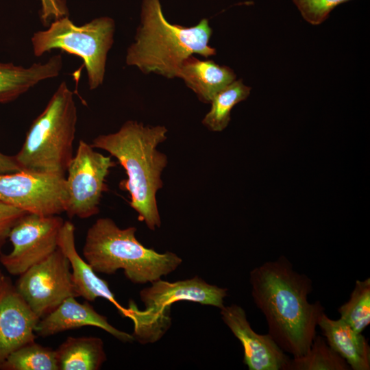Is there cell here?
Returning <instances> with one entry per match:
<instances>
[{"label":"cell","instance_id":"52a82bcc","mask_svg":"<svg viewBox=\"0 0 370 370\" xmlns=\"http://www.w3.org/2000/svg\"><path fill=\"white\" fill-rule=\"evenodd\" d=\"M114 31V21L108 16L95 18L80 26L75 25L67 16H62L47 29L35 32L31 41L36 56L58 49L82 58L87 71L89 88L94 90L103 84Z\"/></svg>","mask_w":370,"mask_h":370},{"label":"cell","instance_id":"4316f807","mask_svg":"<svg viewBox=\"0 0 370 370\" xmlns=\"http://www.w3.org/2000/svg\"><path fill=\"white\" fill-rule=\"evenodd\" d=\"M22 171L14 156L5 155L0 151V174Z\"/></svg>","mask_w":370,"mask_h":370},{"label":"cell","instance_id":"7a4b0ae2","mask_svg":"<svg viewBox=\"0 0 370 370\" xmlns=\"http://www.w3.org/2000/svg\"><path fill=\"white\" fill-rule=\"evenodd\" d=\"M167 132L163 125L129 120L117 132L97 136L91 144L108 152L123 167L127 177L119 186L129 193L130 206L151 230L161 225L156 194L163 187L161 175L168 158L157 147L167 138Z\"/></svg>","mask_w":370,"mask_h":370},{"label":"cell","instance_id":"cb8c5ba5","mask_svg":"<svg viewBox=\"0 0 370 370\" xmlns=\"http://www.w3.org/2000/svg\"><path fill=\"white\" fill-rule=\"evenodd\" d=\"M305 21L313 25L325 21L337 5L349 0H292Z\"/></svg>","mask_w":370,"mask_h":370},{"label":"cell","instance_id":"ffe728a7","mask_svg":"<svg viewBox=\"0 0 370 370\" xmlns=\"http://www.w3.org/2000/svg\"><path fill=\"white\" fill-rule=\"evenodd\" d=\"M250 92L251 87L245 85L242 79H235L214 96L210 103V110L204 117L202 124L210 131H223L230 121L232 108L246 99Z\"/></svg>","mask_w":370,"mask_h":370},{"label":"cell","instance_id":"484cf974","mask_svg":"<svg viewBox=\"0 0 370 370\" xmlns=\"http://www.w3.org/2000/svg\"><path fill=\"white\" fill-rule=\"evenodd\" d=\"M42 3V18L47 22L51 16L60 18L64 14V8L59 0H40Z\"/></svg>","mask_w":370,"mask_h":370},{"label":"cell","instance_id":"e0dca14e","mask_svg":"<svg viewBox=\"0 0 370 370\" xmlns=\"http://www.w3.org/2000/svg\"><path fill=\"white\" fill-rule=\"evenodd\" d=\"M60 54L29 67L0 62V103L12 101L39 82L57 77L62 69Z\"/></svg>","mask_w":370,"mask_h":370},{"label":"cell","instance_id":"6da1fadb","mask_svg":"<svg viewBox=\"0 0 370 370\" xmlns=\"http://www.w3.org/2000/svg\"><path fill=\"white\" fill-rule=\"evenodd\" d=\"M251 296L264 314L268 334L286 353L306 354L317 335L325 308L319 301L310 303L312 281L296 271L286 257L265 262L249 273Z\"/></svg>","mask_w":370,"mask_h":370},{"label":"cell","instance_id":"603a6c76","mask_svg":"<svg viewBox=\"0 0 370 370\" xmlns=\"http://www.w3.org/2000/svg\"><path fill=\"white\" fill-rule=\"evenodd\" d=\"M340 319L358 332L370 324V278L357 280L349 300L338 309Z\"/></svg>","mask_w":370,"mask_h":370},{"label":"cell","instance_id":"5b68a950","mask_svg":"<svg viewBox=\"0 0 370 370\" xmlns=\"http://www.w3.org/2000/svg\"><path fill=\"white\" fill-rule=\"evenodd\" d=\"M77 120L73 92L62 82L14 156L21 170L65 176L73 156Z\"/></svg>","mask_w":370,"mask_h":370},{"label":"cell","instance_id":"d4e9b609","mask_svg":"<svg viewBox=\"0 0 370 370\" xmlns=\"http://www.w3.org/2000/svg\"><path fill=\"white\" fill-rule=\"evenodd\" d=\"M25 211L0 201V247L3 244L14 225Z\"/></svg>","mask_w":370,"mask_h":370},{"label":"cell","instance_id":"7c38bea8","mask_svg":"<svg viewBox=\"0 0 370 370\" xmlns=\"http://www.w3.org/2000/svg\"><path fill=\"white\" fill-rule=\"evenodd\" d=\"M221 319L241 343L243 362L249 370H286L291 358L269 334H259L251 327L245 310L232 304L220 309Z\"/></svg>","mask_w":370,"mask_h":370},{"label":"cell","instance_id":"ba28073f","mask_svg":"<svg viewBox=\"0 0 370 370\" xmlns=\"http://www.w3.org/2000/svg\"><path fill=\"white\" fill-rule=\"evenodd\" d=\"M115 166L111 156L96 151L91 145L79 140L66 171L64 212L69 217L87 219L99 213L101 197L108 190L106 177Z\"/></svg>","mask_w":370,"mask_h":370},{"label":"cell","instance_id":"ac0fdd59","mask_svg":"<svg viewBox=\"0 0 370 370\" xmlns=\"http://www.w3.org/2000/svg\"><path fill=\"white\" fill-rule=\"evenodd\" d=\"M177 77L183 79L200 101L209 103L219 91L236 79V74L228 66L192 55L182 63Z\"/></svg>","mask_w":370,"mask_h":370},{"label":"cell","instance_id":"4fadbf2b","mask_svg":"<svg viewBox=\"0 0 370 370\" xmlns=\"http://www.w3.org/2000/svg\"><path fill=\"white\" fill-rule=\"evenodd\" d=\"M39 319L8 280L0 295V369L12 352L34 341Z\"/></svg>","mask_w":370,"mask_h":370},{"label":"cell","instance_id":"9a60e30c","mask_svg":"<svg viewBox=\"0 0 370 370\" xmlns=\"http://www.w3.org/2000/svg\"><path fill=\"white\" fill-rule=\"evenodd\" d=\"M75 226L65 221L58 237V248L67 258L76 292L88 301L103 298L112 303L125 317L126 308L121 306L111 291L108 283L99 278L92 267L78 254L75 246Z\"/></svg>","mask_w":370,"mask_h":370},{"label":"cell","instance_id":"2e32d148","mask_svg":"<svg viewBox=\"0 0 370 370\" xmlns=\"http://www.w3.org/2000/svg\"><path fill=\"white\" fill-rule=\"evenodd\" d=\"M317 326L330 347L343 358L353 370L370 369V346L362 332H358L341 319L334 320L325 313Z\"/></svg>","mask_w":370,"mask_h":370},{"label":"cell","instance_id":"83f0119b","mask_svg":"<svg viewBox=\"0 0 370 370\" xmlns=\"http://www.w3.org/2000/svg\"><path fill=\"white\" fill-rule=\"evenodd\" d=\"M8 280L2 274L0 271V295L6 286Z\"/></svg>","mask_w":370,"mask_h":370},{"label":"cell","instance_id":"9c48e42d","mask_svg":"<svg viewBox=\"0 0 370 370\" xmlns=\"http://www.w3.org/2000/svg\"><path fill=\"white\" fill-rule=\"evenodd\" d=\"M19 276L16 291L39 319L66 299L79 297L69 262L59 248Z\"/></svg>","mask_w":370,"mask_h":370},{"label":"cell","instance_id":"277c9868","mask_svg":"<svg viewBox=\"0 0 370 370\" xmlns=\"http://www.w3.org/2000/svg\"><path fill=\"white\" fill-rule=\"evenodd\" d=\"M136 232L135 227H119L110 218L98 219L87 231L84 259L96 273L112 275L122 269L134 284L160 280L182 264L173 252L158 253L142 245Z\"/></svg>","mask_w":370,"mask_h":370},{"label":"cell","instance_id":"44dd1931","mask_svg":"<svg viewBox=\"0 0 370 370\" xmlns=\"http://www.w3.org/2000/svg\"><path fill=\"white\" fill-rule=\"evenodd\" d=\"M346 361L334 351L325 338L316 335L308 351L290 359L286 370H349Z\"/></svg>","mask_w":370,"mask_h":370},{"label":"cell","instance_id":"d6986e66","mask_svg":"<svg viewBox=\"0 0 370 370\" xmlns=\"http://www.w3.org/2000/svg\"><path fill=\"white\" fill-rule=\"evenodd\" d=\"M56 354L59 370H98L107 359L103 341L94 336H69Z\"/></svg>","mask_w":370,"mask_h":370},{"label":"cell","instance_id":"8fae6325","mask_svg":"<svg viewBox=\"0 0 370 370\" xmlns=\"http://www.w3.org/2000/svg\"><path fill=\"white\" fill-rule=\"evenodd\" d=\"M64 221L58 215L26 213L12 227L8 238L12 251L0 261L8 273L20 275L44 260L58 248V237Z\"/></svg>","mask_w":370,"mask_h":370},{"label":"cell","instance_id":"8992f818","mask_svg":"<svg viewBox=\"0 0 370 370\" xmlns=\"http://www.w3.org/2000/svg\"><path fill=\"white\" fill-rule=\"evenodd\" d=\"M227 289L207 283L198 276L169 282L158 280L142 289L140 298L145 305L140 310L130 300L125 317L134 323L132 335L140 343H153L159 341L171 325V308L178 301H192L212 306L221 309Z\"/></svg>","mask_w":370,"mask_h":370},{"label":"cell","instance_id":"30bf717a","mask_svg":"<svg viewBox=\"0 0 370 370\" xmlns=\"http://www.w3.org/2000/svg\"><path fill=\"white\" fill-rule=\"evenodd\" d=\"M66 177L20 171L0 174V201L42 216L65 212Z\"/></svg>","mask_w":370,"mask_h":370},{"label":"cell","instance_id":"7402d4cb","mask_svg":"<svg viewBox=\"0 0 370 370\" xmlns=\"http://www.w3.org/2000/svg\"><path fill=\"white\" fill-rule=\"evenodd\" d=\"M3 370H59L56 350L34 341L12 352L2 366Z\"/></svg>","mask_w":370,"mask_h":370},{"label":"cell","instance_id":"3957f363","mask_svg":"<svg viewBox=\"0 0 370 370\" xmlns=\"http://www.w3.org/2000/svg\"><path fill=\"white\" fill-rule=\"evenodd\" d=\"M212 33L207 18L192 27L171 24L163 14L160 0H143L140 23L134 42L127 50L126 64L136 66L145 74L177 77L182 63L188 57L216 55V49L209 45Z\"/></svg>","mask_w":370,"mask_h":370},{"label":"cell","instance_id":"5bb4252c","mask_svg":"<svg viewBox=\"0 0 370 370\" xmlns=\"http://www.w3.org/2000/svg\"><path fill=\"white\" fill-rule=\"evenodd\" d=\"M84 326L99 328L123 343L134 341L132 334L112 326L107 317L98 313L88 301L79 303L74 297L66 299L51 312L40 318L35 332L40 336L47 337Z\"/></svg>","mask_w":370,"mask_h":370}]
</instances>
